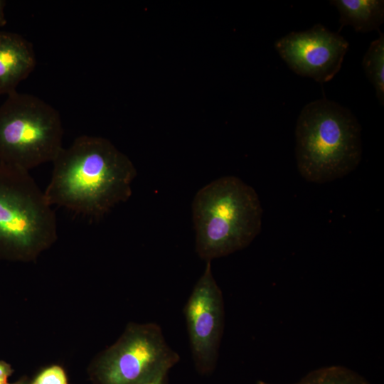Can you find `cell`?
<instances>
[{"instance_id":"obj_1","label":"cell","mask_w":384,"mask_h":384,"mask_svg":"<svg viewBox=\"0 0 384 384\" xmlns=\"http://www.w3.org/2000/svg\"><path fill=\"white\" fill-rule=\"evenodd\" d=\"M52 163V176L43 191L52 206L99 219L132 195L136 169L105 138L80 136L63 147Z\"/></svg>"},{"instance_id":"obj_2","label":"cell","mask_w":384,"mask_h":384,"mask_svg":"<svg viewBox=\"0 0 384 384\" xmlns=\"http://www.w3.org/2000/svg\"><path fill=\"white\" fill-rule=\"evenodd\" d=\"M196 251L211 262L244 249L260 233L262 208L256 191L225 176L202 187L192 203Z\"/></svg>"},{"instance_id":"obj_3","label":"cell","mask_w":384,"mask_h":384,"mask_svg":"<svg viewBox=\"0 0 384 384\" xmlns=\"http://www.w3.org/2000/svg\"><path fill=\"white\" fill-rule=\"evenodd\" d=\"M361 126L346 107L326 98L307 104L295 129V155L303 178L326 183L353 171L362 157Z\"/></svg>"},{"instance_id":"obj_4","label":"cell","mask_w":384,"mask_h":384,"mask_svg":"<svg viewBox=\"0 0 384 384\" xmlns=\"http://www.w3.org/2000/svg\"><path fill=\"white\" fill-rule=\"evenodd\" d=\"M57 233L52 206L29 172L0 164V258L34 260Z\"/></svg>"},{"instance_id":"obj_5","label":"cell","mask_w":384,"mask_h":384,"mask_svg":"<svg viewBox=\"0 0 384 384\" xmlns=\"http://www.w3.org/2000/svg\"><path fill=\"white\" fill-rule=\"evenodd\" d=\"M60 113L33 95L15 91L0 106V164L29 172L63 149Z\"/></svg>"},{"instance_id":"obj_6","label":"cell","mask_w":384,"mask_h":384,"mask_svg":"<svg viewBox=\"0 0 384 384\" xmlns=\"http://www.w3.org/2000/svg\"><path fill=\"white\" fill-rule=\"evenodd\" d=\"M180 360L156 323L129 324L117 342L99 358V384H144L169 371Z\"/></svg>"},{"instance_id":"obj_7","label":"cell","mask_w":384,"mask_h":384,"mask_svg":"<svg viewBox=\"0 0 384 384\" xmlns=\"http://www.w3.org/2000/svg\"><path fill=\"white\" fill-rule=\"evenodd\" d=\"M183 311L195 368L200 374L208 375L217 363L224 326L223 297L211 262H206Z\"/></svg>"},{"instance_id":"obj_8","label":"cell","mask_w":384,"mask_h":384,"mask_svg":"<svg viewBox=\"0 0 384 384\" xmlns=\"http://www.w3.org/2000/svg\"><path fill=\"white\" fill-rule=\"evenodd\" d=\"M348 46L342 36L320 23L306 31L291 32L274 43L276 50L292 71L321 84L340 70Z\"/></svg>"},{"instance_id":"obj_9","label":"cell","mask_w":384,"mask_h":384,"mask_svg":"<svg viewBox=\"0 0 384 384\" xmlns=\"http://www.w3.org/2000/svg\"><path fill=\"white\" fill-rule=\"evenodd\" d=\"M36 65L35 51L31 42L21 35L0 31V95L16 91Z\"/></svg>"},{"instance_id":"obj_10","label":"cell","mask_w":384,"mask_h":384,"mask_svg":"<svg viewBox=\"0 0 384 384\" xmlns=\"http://www.w3.org/2000/svg\"><path fill=\"white\" fill-rule=\"evenodd\" d=\"M340 14V28L351 26L356 32L367 33L379 28L384 21L383 0H332Z\"/></svg>"},{"instance_id":"obj_11","label":"cell","mask_w":384,"mask_h":384,"mask_svg":"<svg viewBox=\"0 0 384 384\" xmlns=\"http://www.w3.org/2000/svg\"><path fill=\"white\" fill-rule=\"evenodd\" d=\"M256 384H274L263 380ZM291 384H371L358 373L341 366H331L311 370L299 381Z\"/></svg>"},{"instance_id":"obj_12","label":"cell","mask_w":384,"mask_h":384,"mask_svg":"<svg viewBox=\"0 0 384 384\" xmlns=\"http://www.w3.org/2000/svg\"><path fill=\"white\" fill-rule=\"evenodd\" d=\"M379 37L371 42L363 56L362 65L373 85L378 100L384 105V35L378 31Z\"/></svg>"},{"instance_id":"obj_13","label":"cell","mask_w":384,"mask_h":384,"mask_svg":"<svg viewBox=\"0 0 384 384\" xmlns=\"http://www.w3.org/2000/svg\"><path fill=\"white\" fill-rule=\"evenodd\" d=\"M31 384H68L63 369L53 366L43 370Z\"/></svg>"},{"instance_id":"obj_14","label":"cell","mask_w":384,"mask_h":384,"mask_svg":"<svg viewBox=\"0 0 384 384\" xmlns=\"http://www.w3.org/2000/svg\"><path fill=\"white\" fill-rule=\"evenodd\" d=\"M12 373L11 366L6 362L0 361V384H9V378Z\"/></svg>"},{"instance_id":"obj_15","label":"cell","mask_w":384,"mask_h":384,"mask_svg":"<svg viewBox=\"0 0 384 384\" xmlns=\"http://www.w3.org/2000/svg\"><path fill=\"white\" fill-rule=\"evenodd\" d=\"M6 6V1L0 0V27L4 26L6 23V18L5 17L4 8Z\"/></svg>"},{"instance_id":"obj_16","label":"cell","mask_w":384,"mask_h":384,"mask_svg":"<svg viewBox=\"0 0 384 384\" xmlns=\"http://www.w3.org/2000/svg\"><path fill=\"white\" fill-rule=\"evenodd\" d=\"M167 375H161L144 384H167Z\"/></svg>"},{"instance_id":"obj_17","label":"cell","mask_w":384,"mask_h":384,"mask_svg":"<svg viewBox=\"0 0 384 384\" xmlns=\"http://www.w3.org/2000/svg\"><path fill=\"white\" fill-rule=\"evenodd\" d=\"M16 384H24V383H16Z\"/></svg>"}]
</instances>
